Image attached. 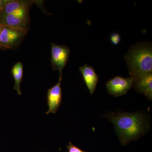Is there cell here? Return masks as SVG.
Here are the masks:
<instances>
[{
	"label": "cell",
	"mask_w": 152,
	"mask_h": 152,
	"mask_svg": "<svg viewBox=\"0 0 152 152\" xmlns=\"http://www.w3.org/2000/svg\"><path fill=\"white\" fill-rule=\"evenodd\" d=\"M30 20L20 18L12 14L0 16V23L3 26L28 31Z\"/></svg>",
	"instance_id": "9c48e42d"
},
{
	"label": "cell",
	"mask_w": 152,
	"mask_h": 152,
	"mask_svg": "<svg viewBox=\"0 0 152 152\" xmlns=\"http://www.w3.org/2000/svg\"><path fill=\"white\" fill-rule=\"evenodd\" d=\"M68 152H87L85 151H83L79 148L78 147L74 145L72 143H69V145L67 146Z\"/></svg>",
	"instance_id": "4fadbf2b"
},
{
	"label": "cell",
	"mask_w": 152,
	"mask_h": 152,
	"mask_svg": "<svg viewBox=\"0 0 152 152\" xmlns=\"http://www.w3.org/2000/svg\"><path fill=\"white\" fill-rule=\"evenodd\" d=\"M31 1L7 0L2 10L0 12V16L12 14L20 9L31 7Z\"/></svg>",
	"instance_id": "30bf717a"
},
{
	"label": "cell",
	"mask_w": 152,
	"mask_h": 152,
	"mask_svg": "<svg viewBox=\"0 0 152 152\" xmlns=\"http://www.w3.org/2000/svg\"><path fill=\"white\" fill-rule=\"evenodd\" d=\"M124 59L132 78L152 73L151 43L139 42L132 46Z\"/></svg>",
	"instance_id": "7a4b0ae2"
},
{
	"label": "cell",
	"mask_w": 152,
	"mask_h": 152,
	"mask_svg": "<svg viewBox=\"0 0 152 152\" xmlns=\"http://www.w3.org/2000/svg\"><path fill=\"white\" fill-rule=\"evenodd\" d=\"M11 72L15 81L14 89L17 91L18 94L21 95L20 84L23 80V66L22 63L18 62L16 63L11 69Z\"/></svg>",
	"instance_id": "8fae6325"
},
{
	"label": "cell",
	"mask_w": 152,
	"mask_h": 152,
	"mask_svg": "<svg viewBox=\"0 0 152 152\" xmlns=\"http://www.w3.org/2000/svg\"><path fill=\"white\" fill-rule=\"evenodd\" d=\"M132 87L139 94H143L148 99L152 100V73L133 78Z\"/></svg>",
	"instance_id": "52a82bcc"
},
{
	"label": "cell",
	"mask_w": 152,
	"mask_h": 152,
	"mask_svg": "<svg viewBox=\"0 0 152 152\" xmlns=\"http://www.w3.org/2000/svg\"><path fill=\"white\" fill-rule=\"evenodd\" d=\"M103 117L113 124L120 142L124 146L138 140L150 128L148 117L140 112H109Z\"/></svg>",
	"instance_id": "6da1fadb"
},
{
	"label": "cell",
	"mask_w": 152,
	"mask_h": 152,
	"mask_svg": "<svg viewBox=\"0 0 152 152\" xmlns=\"http://www.w3.org/2000/svg\"><path fill=\"white\" fill-rule=\"evenodd\" d=\"M28 31L4 26L0 33V48H13L21 42Z\"/></svg>",
	"instance_id": "3957f363"
},
{
	"label": "cell",
	"mask_w": 152,
	"mask_h": 152,
	"mask_svg": "<svg viewBox=\"0 0 152 152\" xmlns=\"http://www.w3.org/2000/svg\"><path fill=\"white\" fill-rule=\"evenodd\" d=\"M63 77H59L57 84L48 90L47 92V103L48 106V115L50 113L56 114L62 103V91L61 87V81Z\"/></svg>",
	"instance_id": "8992f818"
},
{
	"label": "cell",
	"mask_w": 152,
	"mask_h": 152,
	"mask_svg": "<svg viewBox=\"0 0 152 152\" xmlns=\"http://www.w3.org/2000/svg\"><path fill=\"white\" fill-rule=\"evenodd\" d=\"M79 69L90 94L93 95L99 82V78L93 66L88 65L87 64L80 67Z\"/></svg>",
	"instance_id": "ba28073f"
},
{
	"label": "cell",
	"mask_w": 152,
	"mask_h": 152,
	"mask_svg": "<svg viewBox=\"0 0 152 152\" xmlns=\"http://www.w3.org/2000/svg\"><path fill=\"white\" fill-rule=\"evenodd\" d=\"M110 41L114 45H118L121 41V36L118 33H113L110 36Z\"/></svg>",
	"instance_id": "7c38bea8"
},
{
	"label": "cell",
	"mask_w": 152,
	"mask_h": 152,
	"mask_svg": "<svg viewBox=\"0 0 152 152\" xmlns=\"http://www.w3.org/2000/svg\"><path fill=\"white\" fill-rule=\"evenodd\" d=\"M4 26H3L0 23V33H1V31L2 29V28Z\"/></svg>",
	"instance_id": "9a60e30c"
},
{
	"label": "cell",
	"mask_w": 152,
	"mask_h": 152,
	"mask_svg": "<svg viewBox=\"0 0 152 152\" xmlns=\"http://www.w3.org/2000/svg\"><path fill=\"white\" fill-rule=\"evenodd\" d=\"M7 0H0V12L1 11Z\"/></svg>",
	"instance_id": "5bb4252c"
},
{
	"label": "cell",
	"mask_w": 152,
	"mask_h": 152,
	"mask_svg": "<svg viewBox=\"0 0 152 152\" xmlns=\"http://www.w3.org/2000/svg\"><path fill=\"white\" fill-rule=\"evenodd\" d=\"M70 49L64 45L51 44V64L54 70L59 72V77H63L62 72L69 60Z\"/></svg>",
	"instance_id": "277c9868"
},
{
	"label": "cell",
	"mask_w": 152,
	"mask_h": 152,
	"mask_svg": "<svg viewBox=\"0 0 152 152\" xmlns=\"http://www.w3.org/2000/svg\"><path fill=\"white\" fill-rule=\"evenodd\" d=\"M133 79L132 77L125 78L116 76L106 83V88L109 94L115 97L125 95L132 87Z\"/></svg>",
	"instance_id": "5b68a950"
}]
</instances>
